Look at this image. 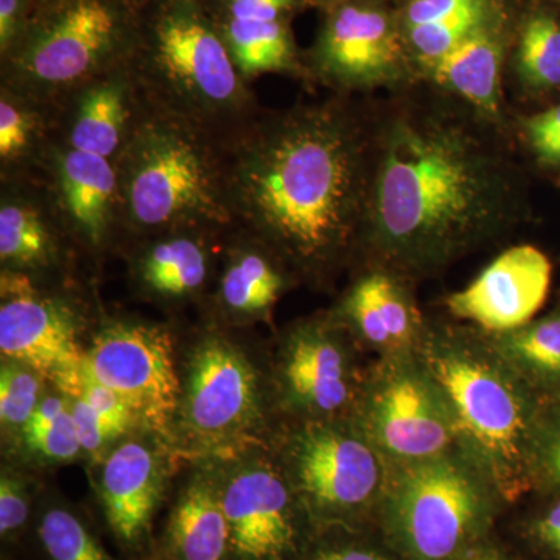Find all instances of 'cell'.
I'll return each instance as SVG.
<instances>
[{
	"label": "cell",
	"mask_w": 560,
	"mask_h": 560,
	"mask_svg": "<svg viewBox=\"0 0 560 560\" xmlns=\"http://www.w3.org/2000/svg\"><path fill=\"white\" fill-rule=\"evenodd\" d=\"M378 161L368 220L375 246L396 267L438 270L510 221L506 165L460 125L400 117Z\"/></svg>",
	"instance_id": "6da1fadb"
},
{
	"label": "cell",
	"mask_w": 560,
	"mask_h": 560,
	"mask_svg": "<svg viewBox=\"0 0 560 560\" xmlns=\"http://www.w3.org/2000/svg\"><path fill=\"white\" fill-rule=\"evenodd\" d=\"M366 162L357 131L330 109L293 114L254 140L235 172L238 206L305 264L329 259L366 212Z\"/></svg>",
	"instance_id": "7a4b0ae2"
},
{
	"label": "cell",
	"mask_w": 560,
	"mask_h": 560,
	"mask_svg": "<svg viewBox=\"0 0 560 560\" xmlns=\"http://www.w3.org/2000/svg\"><path fill=\"white\" fill-rule=\"evenodd\" d=\"M418 349L451 405L460 451L500 499H521L534 486L533 447L540 411L533 390L489 340L440 330L422 337Z\"/></svg>",
	"instance_id": "3957f363"
},
{
	"label": "cell",
	"mask_w": 560,
	"mask_h": 560,
	"mask_svg": "<svg viewBox=\"0 0 560 560\" xmlns=\"http://www.w3.org/2000/svg\"><path fill=\"white\" fill-rule=\"evenodd\" d=\"M499 493L459 447L389 464L382 522L405 560H458L485 539Z\"/></svg>",
	"instance_id": "277c9868"
},
{
	"label": "cell",
	"mask_w": 560,
	"mask_h": 560,
	"mask_svg": "<svg viewBox=\"0 0 560 560\" xmlns=\"http://www.w3.org/2000/svg\"><path fill=\"white\" fill-rule=\"evenodd\" d=\"M145 0H47L33 9L24 35L7 55L24 79L68 84L110 61L128 60Z\"/></svg>",
	"instance_id": "5b68a950"
},
{
	"label": "cell",
	"mask_w": 560,
	"mask_h": 560,
	"mask_svg": "<svg viewBox=\"0 0 560 560\" xmlns=\"http://www.w3.org/2000/svg\"><path fill=\"white\" fill-rule=\"evenodd\" d=\"M128 60L149 66L197 105H228L241 90V70L202 0H145Z\"/></svg>",
	"instance_id": "8992f818"
},
{
	"label": "cell",
	"mask_w": 560,
	"mask_h": 560,
	"mask_svg": "<svg viewBox=\"0 0 560 560\" xmlns=\"http://www.w3.org/2000/svg\"><path fill=\"white\" fill-rule=\"evenodd\" d=\"M361 429L393 466L458 447L447 397L415 352L383 357L368 386Z\"/></svg>",
	"instance_id": "52a82bcc"
},
{
	"label": "cell",
	"mask_w": 560,
	"mask_h": 560,
	"mask_svg": "<svg viewBox=\"0 0 560 560\" xmlns=\"http://www.w3.org/2000/svg\"><path fill=\"white\" fill-rule=\"evenodd\" d=\"M293 470L313 523L349 526L381 506L389 464L363 429L313 423L294 442Z\"/></svg>",
	"instance_id": "ba28073f"
},
{
	"label": "cell",
	"mask_w": 560,
	"mask_h": 560,
	"mask_svg": "<svg viewBox=\"0 0 560 560\" xmlns=\"http://www.w3.org/2000/svg\"><path fill=\"white\" fill-rule=\"evenodd\" d=\"M125 195L132 219L143 226H167L220 210L201 154L189 140L165 128H150L136 140Z\"/></svg>",
	"instance_id": "9c48e42d"
},
{
	"label": "cell",
	"mask_w": 560,
	"mask_h": 560,
	"mask_svg": "<svg viewBox=\"0 0 560 560\" xmlns=\"http://www.w3.org/2000/svg\"><path fill=\"white\" fill-rule=\"evenodd\" d=\"M228 560H304L312 548L311 514L296 490L265 464L238 470L221 485Z\"/></svg>",
	"instance_id": "30bf717a"
},
{
	"label": "cell",
	"mask_w": 560,
	"mask_h": 560,
	"mask_svg": "<svg viewBox=\"0 0 560 560\" xmlns=\"http://www.w3.org/2000/svg\"><path fill=\"white\" fill-rule=\"evenodd\" d=\"M84 368L113 389L132 418L164 431L178 408L179 381L171 338L145 324H114L97 335Z\"/></svg>",
	"instance_id": "8fae6325"
},
{
	"label": "cell",
	"mask_w": 560,
	"mask_h": 560,
	"mask_svg": "<svg viewBox=\"0 0 560 560\" xmlns=\"http://www.w3.org/2000/svg\"><path fill=\"white\" fill-rule=\"evenodd\" d=\"M408 55L397 13L382 0H349L326 11L312 60L337 83L381 86L400 79Z\"/></svg>",
	"instance_id": "7c38bea8"
},
{
	"label": "cell",
	"mask_w": 560,
	"mask_h": 560,
	"mask_svg": "<svg viewBox=\"0 0 560 560\" xmlns=\"http://www.w3.org/2000/svg\"><path fill=\"white\" fill-rule=\"evenodd\" d=\"M551 264L534 246H515L497 257L467 289L448 298L453 315L489 334L526 326L548 296Z\"/></svg>",
	"instance_id": "4fadbf2b"
},
{
	"label": "cell",
	"mask_w": 560,
	"mask_h": 560,
	"mask_svg": "<svg viewBox=\"0 0 560 560\" xmlns=\"http://www.w3.org/2000/svg\"><path fill=\"white\" fill-rule=\"evenodd\" d=\"M0 349L10 360L55 382L79 370L83 357L68 313L22 278H3Z\"/></svg>",
	"instance_id": "5bb4252c"
},
{
	"label": "cell",
	"mask_w": 560,
	"mask_h": 560,
	"mask_svg": "<svg viewBox=\"0 0 560 560\" xmlns=\"http://www.w3.org/2000/svg\"><path fill=\"white\" fill-rule=\"evenodd\" d=\"M256 372L234 346L223 340L202 342L189 372L186 415L202 436H228L245 429L257 412Z\"/></svg>",
	"instance_id": "9a60e30c"
},
{
	"label": "cell",
	"mask_w": 560,
	"mask_h": 560,
	"mask_svg": "<svg viewBox=\"0 0 560 560\" xmlns=\"http://www.w3.org/2000/svg\"><path fill=\"white\" fill-rule=\"evenodd\" d=\"M305 0H202L237 69L245 75L294 62L290 21Z\"/></svg>",
	"instance_id": "2e32d148"
},
{
	"label": "cell",
	"mask_w": 560,
	"mask_h": 560,
	"mask_svg": "<svg viewBox=\"0 0 560 560\" xmlns=\"http://www.w3.org/2000/svg\"><path fill=\"white\" fill-rule=\"evenodd\" d=\"M161 490L160 464L147 445L131 441L110 453L101 500L110 533L125 550L138 552L149 540Z\"/></svg>",
	"instance_id": "e0dca14e"
},
{
	"label": "cell",
	"mask_w": 560,
	"mask_h": 560,
	"mask_svg": "<svg viewBox=\"0 0 560 560\" xmlns=\"http://www.w3.org/2000/svg\"><path fill=\"white\" fill-rule=\"evenodd\" d=\"M348 350L326 330L293 335L283 359V381L291 401L316 416H331L352 400Z\"/></svg>",
	"instance_id": "ac0fdd59"
},
{
	"label": "cell",
	"mask_w": 560,
	"mask_h": 560,
	"mask_svg": "<svg viewBox=\"0 0 560 560\" xmlns=\"http://www.w3.org/2000/svg\"><path fill=\"white\" fill-rule=\"evenodd\" d=\"M346 313L360 337L383 357L412 352L422 341L418 311L404 287L386 272L361 279L350 291Z\"/></svg>",
	"instance_id": "d6986e66"
},
{
	"label": "cell",
	"mask_w": 560,
	"mask_h": 560,
	"mask_svg": "<svg viewBox=\"0 0 560 560\" xmlns=\"http://www.w3.org/2000/svg\"><path fill=\"white\" fill-rule=\"evenodd\" d=\"M228 547L221 486L209 478H195L173 506L158 556L165 560H228Z\"/></svg>",
	"instance_id": "ffe728a7"
},
{
	"label": "cell",
	"mask_w": 560,
	"mask_h": 560,
	"mask_svg": "<svg viewBox=\"0 0 560 560\" xmlns=\"http://www.w3.org/2000/svg\"><path fill=\"white\" fill-rule=\"evenodd\" d=\"M503 43L500 25H488L464 39L433 68L431 75L471 105L497 113L500 103V72Z\"/></svg>",
	"instance_id": "44dd1931"
},
{
	"label": "cell",
	"mask_w": 560,
	"mask_h": 560,
	"mask_svg": "<svg viewBox=\"0 0 560 560\" xmlns=\"http://www.w3.org/2000/svg\"><path fill=\"white\" fill-rule=\"evenodd\" d=\"M61 190L70 217L91 238L101 241L108 226L116 173L108 158L72 150L61 162Z\"/></svg>",
	"instance_id": "7402d4cb"
},
{
	"label": "cell",
	"mask_w": 560,
	"mask_h": 560,
	"mask_svg": "<svg viewBox=\"0 0 560 560\" xmlns=\"http://www.w3.org/2000/svg\"><path fill=\"white\" fill-rule=\"evenodd\" d=\"M489 342L533 393L560 389V313L492 335Z\"/></svg>",
	"instance_id": "603a6c76"
},
{
	"label": "cell",
	"mask_w": 560,
	"mask_h": 560,
	"mask_svg": "<svg viewBox=\"0 0 560 560\" xmlns=\"http://www.w3.org/2000/svg\"><path fill=\"white\" fill-rule=\"evenodd\" d=\"M125 98L119 84H102L81 103L73 125V150L109 158L119 147L125 127Z\"/></svg>",
	"instance_id": "cb8c5ba5"
},
{
	"label": "cell",
	"mask_w": 560,
	"mask_h": 560,
	"mask_svg": "<svg viewBox=\"0 0 560 560\" xmlns=\"http://www.w3.org/2000/svg\"><path fill=\"white\" fill-rule=\"evenodd\" d=\"M518 75L534 90L560 86V22L547 11L523 21L515 51Z\"/></svg>",
	"instance_id": "d4e9b609"
},
{
	"label": "cell",
	"mask_w": 560,
	"mask_h": 560,
	"mask_svg": "<svg viewBox=\"0 0 560 560\" xmlns=\"http://www.w3.org/2000/svg\"><path fill=\"white\" fill-rule=\"evenodd\" d=\"M205 253L197 243L187 238L164 242L154 246L143 260V280L162 294L190 293L206 278Z\"/></svg>",
	"instance_id": "484cf974"
},
{
	"label": "cell",
	"mask_w": 560,
	"mask_h": 560,
	"mask_svg": "<svg viewBox=\"0 0 560 560\" xmlns=\"http://www.w3.org/2000/svg\"><path fill=\"white\" fill-rule=\"evenodd\" d=\"M282 279L259 254H245L228 268L221 294L228 307L246 315L270 308L278 300Z\"/></svg>",
	"instance_id": "4316f807"
},
{
	"label": "cell",
	"mask_w": 560,
	"mask_h": 560,
	"mask_svg": "<svg viewBox=\"0 0 560 560\" xmlns=\"http://www.w3.org/2000/svg\"><path fill=\"white\" fill-rule=\"evenodd\" d=\"M36 533L49 560H116L103 548L83 518L68 508L51 506L44 511Z\"/></svg>",
	"instance_id": "83f0119b"
},
{
	"label": "cell",
	"mask_w": 560,
	"mask_h": 560,
	"mask_svg": "<svg viewBox=\"0 0 560 560\" xmlns=\"http://www.w3.org/2000/svg\"><path fill=\"white\" fill-rule=\"evenodd\" d=\"M24 436L28 447L49 459H70L81 451L79 431L68 401L49 396L40 399Z\"/></svg>",
	"instance_id": "f1b7e54d"
},
{
	"label": "cell",
	"mask_w": 560,
	"mask_h": 560,
	"mask_svg": "<svg viewBox=\"0 0 560 560\" xmlns=\"http://www.w3.org/2000/svg\"><path fill=\"white\" fill-rule=\"evenodd\" d=\"M397 18L401 32L419 27H485L499 22L493 0H405Z\"/></svg>",
	"instance_id": "f546056e"
},
{
	"label": "cell",
	"mask_w": 560,
	"mask_h": 560,
	"mask_svg": "<svg viewBox=\"0 0 560 560\" xmlns=\"http://www.w3.org/2000/svg\"><path fill=\"white\" fill-rule=\"evenodd\" d=\"M49 235L33 210L20 205L0 209V256L3 261L32 265L46 257Z\"/></svg>",
	"instance_id": "4dcf8cb0"
},
{
	"label": "cell",
	"mask_w": 560,
	"mask_h": 560,
	"mask_svg": "<svg viewBox=\"0 0 560 560\" xmlns=\"http://www.w3.org/2000/svg\"><path fill=\"white\" fill-rule=\"evenodd\" d=\"M40 383L24 364H3L0 374V419L3 425L24 429L39 405Z\"/></svg>",
	"instance_id": "1f68e13d"
},
{
	"label": "cell",
	"mask_w": 560,
	"mask_h": 560,
	"mask_svg": "<svg viewBox=\"0 0 560 560\" xmlns=\"http://www.w3.org/2000/svg\"><path fill=\"white\" fill-rule=\"evenodd\" d=\"M534 486L560 492V400L540 411L533 447Z\"/></svg>",
	"instance_id": "d6a6232c"
},
{
	"label": "cell",
	"mask_w": 560,
	"mask_h": 560,
	"mask_svg": "<svg viewBox=\"0 0 560 560\" xmlns=\"http://www.w3.org/2000/svg\"><path fill=\"white\" fill-rule=\"evenodd\" d=\"M32 499L21 478L3 474L0 480V536L16 539L31 518Z\"/></svg>",
	"instance_id": "836d02e7"
},
{
	"label": "cell",
	"mask_w": 560,
	"mask_h": 560,
	"mask_svg": "<svg viewBox=\"0 0 560 560\" xmlns=\"http://www.w3.org/2000/svg\"><path fill=\"white\" fill-rule=\"evenodd\" d=\"M73 404L70 407L77 431H79L81 448L88 453L102 451L114 438L119 436L120 431L97 415L86 400L81 397H72Z\"/></svg>",
	"instance_id": "e575fe53"
},
{
	"label": "cell",
	"mask_w": 560,
	"mask_h": 560,
	"mask_svg": "<svg viewBox=\"0 0 560 560\" xmlns=\"http://www.w3.org/2000/svg\"><path fill=\"white\" fill-rule=\"evenodd\" d=\"M31 124L27 116L13 103L3 98L0 103V154L3 160L16 156L28 142Z\"/></svg>",
	"instance_id": "d590c367"
},
{
	"label": "cell",
	"mask_w": 560,
	"mask_h": 560,
	"mask_svg": "<svg viewBox=\"0 0 560 560\" xmlns=\"http://www.w3.org/2000/svg\"><path fill=\"white\" fill-rule=\"evenodd\" d=\"M528 136L541 160L560 162V105L530 119Z\"/></svg>",
	"instance_id": "8d00e7d4"
},
{
	"label": "cell",
	"mask_w": 560,
	"mask_h": 560,
	"mask_svg": "<svg viewBox=\"0 0 560 560\" xmlns=\"http://www.w3.org/2000/svg\"><path fill=\"white\" fill-rule=\"evenodd\" d=\"M31 16V0H0V49L3 55H9L16 46Z\"/></svg>",
	"instance_id": "74e56055"
},
{
	"label": "cell",
	"mask_w": 560,
	"mask_h": 560,
	"mask_svg": "<svg viewBox=\"0 0 560 560\" xmlns=\"http://www.w3.org/2000/svg\"><path fill=\"white\" fill-rule=\"evenodd\" d=\"M304 560H390L375 548L359 541H327L311 548Z\"/></svg>",
	"instance_id": "f35d334b"
},
{
	"label": "cell",
	"mask_w": 560,
	"mask_h": 560,
	"mask_svg": "<svg viewBox=\"0 0 560 560\" xmlns=\"http://www.w3.org/2000/svg\"><path fill=\"white\" fill-rule=\"evenodd\" d=\"M530 537L541 550L560 559V500L533 522Z\"/></svg>",
	"instance_id": "ab89813d"
},
{
	"label": "cell",
	"mask_w": 560,
	"mask_h": 560,
	"mask_svg": "<svg viewBox=\"0 0 560 560\" xmlns=\"http://www.w3.org/2000/svg\"><path fill=\"white\" fill-rule=\"evenodd\" d=\"M458 560H512L503 550L488 540H480L464 552Z\"/></svg>",
	"instance_id": "60d3db41"
},
{
	"label": "cell",
	"mask_w": 560,
	"mask_h": 560,
	"mask_svg": "<svg viewBox=\"0 0 560 560\" xmlns=\"http://www.w3.org/2000/svg\"><path fill=\"white\" fill-rule=\"evenodd\" d=\"M311 2L313 5L319 7L324 11L335 9V7L341 5V3L349 2V0H305Z\"/></svg>",
	"instance_id": "b9f144b4"
},
{
	"label": "cell",
	"mask_w": 560,
	"mask_h": 560,
	"mask_svg": "<svg viewBox=\"0 0 560 560\" xmlns=\"http://www.w3.org/2000/svg\"><path fill=\"white\" fill-rule=\"evenodd\" d=\"M47 2V0H31L32 3V11L33 9H36V7L40 5V3Z\"/></svg>",
	"instance_id": "7bdbcfd3"
},
{
	"label": "cell",
	"mask_w": 560,
	"mask_h": 560,
	"mask_svg": "<svg viewBox=\"0 0 560 560\" xmlns=\"http://www.w3.org/2000/svg\"><path fill=\"white\" fill-rule=\"evenodd\" d=\"M151 560H165V559H162L161 556H156V558L151 559Z\"/></svg>",
	"instance_id": "ee69618b"
},
{
	"label": "cell",
	"mask_w": 560,
	"mask_h": 560,
	"mask_svg": "<svg viewBox=\"0 0 560 560\" xmlns=\"http://www.w3.org/2000/svg\"><path fill=\"white\" fill-rule=\"evenodd\" d=\"M555 2H558V3H560V0H555Z\"/></svg>",
	"instance_id": "f6af8a7d"
}]
</instances>
